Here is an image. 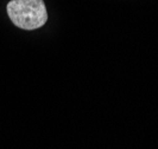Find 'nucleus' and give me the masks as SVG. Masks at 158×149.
Masks as SVG:
<instances>
[{
  "label": "nucleus",
  "instance_id": "obj_1",
  "mask_svg": "<svg viewBox=\"0 0 158 149\" xmlns=\"http://www.w3.org/2000/svg\"><path fill=\"white\" fill-rule=\"evenodd\" d=\"M7 14L17 27L32 31L44 26L48 12L43 0H11L7 4Z\"/></svg>",
  "mask_w": 158,
  "mask_h": 149
}]
</instances>
